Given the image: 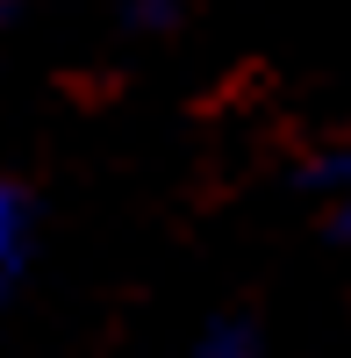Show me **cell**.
<instances>
[{
    "instance_id": "3957f363",
    "label": "cell",
    "mask_w": 351,
    "mask_h": 358,
    "mask_svg": "<svg viewBox=\"0 0 351 358\" xmlns=\"http://www.w3.org/2000/svg\"><path fill=\"white\" fill-rule=\"evenodd\" d=\"M308 187H315V194L330 201V215H337V229L351 236V151H330L323 165L308 172Z\"/></svg>"
},
{
    "instance_id": "7a4b0ae2",
    "label": "cell",
    "mask_w": 351,
    "mask_h": 358,
    "mask_svg": "<svg viewBox=\"0 0 351 358\" xmlns=\"http://www.w3.org/2000/svg\"><path fill=\"white\" fill-rule=\"evenodd\" d=\"M194 358H258V330L244 315H215L208 330L194 337Z\"/></svg>"
},
{
    "instance_id": "6da1fadb",
    "label": "cell",
    "mask_w": 351,
    "mask_h": 358,
    "mask_svg": "<svg viewBox=\"0 0 351 358\" xmlns=\"http://www.w3.org/2000/svg\"><path fill=\"white\" fill-rule=\"evenodd\" d=\"M29 194L15 187V179H0V301L15 294V280H22V265H29Z\"/></svg>"
},
{
    "instance_id": "277c9868",
    "label": "cell",
    "mask_w": 351,
    "mask_h": 358,
    "mask_svg": "<svg viewBox=\"0 0 351 358\" xmlns=\"http://www.w3.org/2000/svg\"><path fill=\"white\" fill-rule=\"evenodd\" d=\"M122 22L129 29H172V22H180V0H129Z\"/></svg>"
},
{
    "instance_id": "5b68a950",
    "label": "cell",
    "mask_w": 351,
    "mask_h": 358,
    "mask_svg": "<svg viewBox=\"0 0 351 358\" xmlns=\"http://www.w3.org/2000/svg\"><path fill=\"white\" fill-rule=\"evenodd\" d=\"M8 15H15V8H8V0H0V29H8Z\"/></svg>"
}]
</instances>
